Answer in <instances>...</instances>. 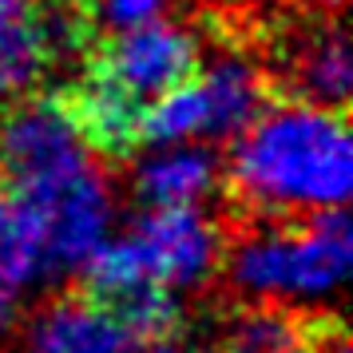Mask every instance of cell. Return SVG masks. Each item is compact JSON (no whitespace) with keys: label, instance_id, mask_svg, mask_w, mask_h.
Returning <instances> with one entry per match:
<instances>
[{"label":"cell","instance_id":"obj_1","mask_svg":"<svg viewBox=\"0 0 353 353\" xmlns=\"http://www.w3.org/2000/svg\"><path fill=\"white\" fill-rule=\"evenodd\" d=\"M234 139L223 187L250 219L345 207L353 183L350 112L278 92Z\"/></svg>","mask_w":353,"mask_h":353},{"label":"cell","instance_id":"obj_2","mask_svg":"<svg viewBox=\"0 0 353 353\" xmlns=\"http://www.w3.org/2000/svg\"><path fill=\"white\" fill-rule=\"evenodd\" d=\"M223 266L234 286L254 298H321L341 286L350 270V219L345 207L310 210L274 219L246 230L230 250L223 246Z\"/></svg>","mask_w":353,"mask_h":353},{"label":"cell","instance_id":"obj_3","mask_svg":"<svg viewBox=\"0 0 353 353\" xmlns=\"http://www.w3.org/2000/svg\"><path fill=\"white\" fill-rule=\"evenodd\" d=\"M88 163V147L60 108L56 92H24L0 112V183L20 194H36L76 175Z\"/></svg>","mask_w":353,"mask_h":353},{"label":"cell","instance_id":"obj_4","mask_svg":"<svg viewBox=\"0 0 353 353\" xmlns=\"http://www.w3.org/2000/svg\"><path fill=\"white\" fill-rule=\"evenodd\" d=\"M123 242L139 258V266L159 286L175 290V294L203 286L223 258L219 226L194 203H187V207H147L135 219V226L123 234Z\"/></svg>","mask_w":353,"mask_h":353},{"label":"cell","instance_id":"obj_5","mask_svg":"<svg viewBox=\"0 0 353 353\" xmlns=\"http://www.w3.org/2000/svg\"><path fill=\"white\" fill-rule=\"evenodd\" d=\"M40 214V234H44V270L64 274L83 266L88 258L103 246L108 230V191L103 179L83 167L76 175L52 183L44 191L24 194Z\"/></svg>","mask_w":353,"mask_h":353},{"label":"cell","instance_id":"obj_6","mask_svg":"<svg viewBox=\"0 0 353 353\" xmlns=\"http://www.w3.org/2000/svg\"><path fill=\"white\" fill-rule=\"evenodd\" d=\"M207 353H350V334L334 314L242 305L223 321Z\"/></svg>","mask_w":353,"mask_h":353},{"label":"cell","instance_id":"obj_7","mask_svg":"<svg viewBox=\"0 0 353 353\" xmlns=\"http://www.w3.org/2000/svg\"><path fill=\"white\" fill-rule=\"evenodd\" d=\"M139 341L83 290L48 302L28 330V353H135Z\"/></svg>","mask_w":353,"mask_h":353},{"label":"cell","instance_id":"obj_8","mask_svg":"<svg viewBox=\"0 0 353 353\" xmlns=\"http://www.w3.org/2000/svg\"><path fill=\"white\" fill-rule=\"evenodd\" d=\"M290 96L310 99L321 108L350 112V88H353V64H350V40L341 24H321L298 40L294 64H290Z\"/></svg>","mask_w":353,"mask_h":353},{"label":"cell","instance_id":"obj_9","mask_svg":"<svg viewBox=\"0 0 353 353\" xmlns=\"http://www.w3.org/2000/svg\"><path fill=\"white\" fill-rule=\"evenodd\" d=\"M219 159L207 147H175L147 159L135 175V194L147 207H187L219 187Z\"/></svg>","mask_w":353,"mask_h":353},{"label":"cell","instance_id":"obj_10","mask_svg":"<svg viewBox=\"0 0 353 353\" xmlns=\"http://www.w3.org/2000/svg\"><path fill=\"white\" fill-rule=\"evenodd\" d=\"M44 270L40 214L20 191L0 183V290H20Z\"/></svg>","mask_w":353,"mask_h":353},{"label":"cell","instance_id":"obj_11","mask_svg":"<svg viewBox=\"0 0 353 353\" xmlns=\"http://www.w3.org/2000/svg\"><path fill=\"white\" fill-rule=\"evenodd\" d=\"M163 0H92V17H96L99 32H123L135 24L155 20Z\"/></svg>","mask_w":353,"mask_h":353},{"label":"cell","instance_id":"obj_12","mask_svg":"<svg viewBox=\"0 0 353 353\" xmlns=\"http://www.w3.org/2000/svg\"><path fill=\"white\" fill-rule=\"evenodd\" d=\"M135 353H207V350H194L183 334H175V337H159V341H143Z\"/></svg>","mask_w":353,"mask_h":353}]
</instances>
